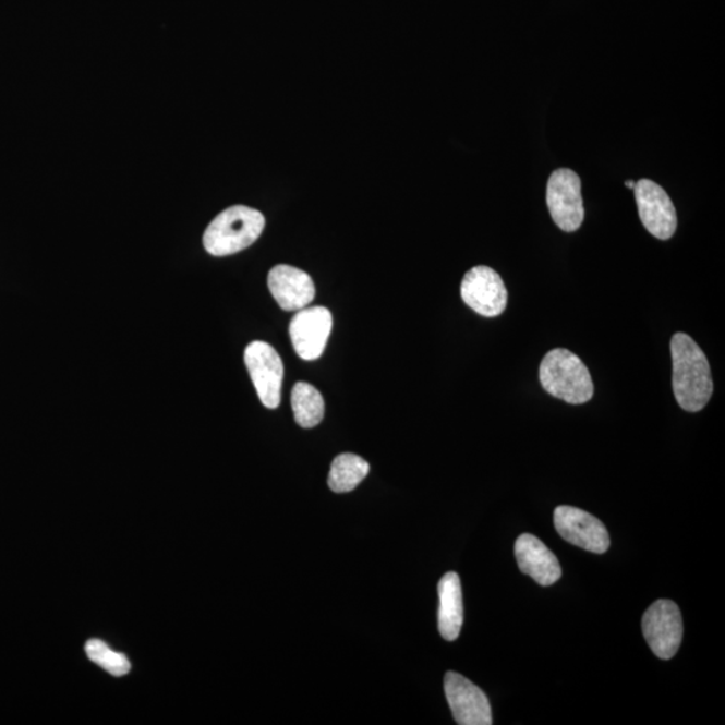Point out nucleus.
I'll return each instance as SVG.
<instances>
[{
  "label": "nucleus",
  "instance_id": "obj_6",
  "mask_svg": "<svg viewBox=\"0 0 725 725\" xmlns=\"http://www.w3.org/2000/svg\"><path fill=\"white\" fill-rule=\"evenodd\" d=\"M461 298L469 309L484 317L500 316L507 309L508 290L503 278L490 266H474L463 277Z\"/></svg>",
  "mask_w": 725,
  "mask_h": 725
},
{
  "label": "nucleus",
  "instance_id": "obj_14",
  "mask_svg": "<svg viewBox=\"0 0 725 725\" xmlns=\"http://www.w3.org/2000/svg\"><path fill=\"white\" fill-rule=\"evenodd\" d=\"M438 629L446 641H456L463 624L461 579L456 572L445 573L438 583Z\"/></svg>",
  "mask_w": 725,
  "mask_h": 725
},
{
  "label": "nucleus",
  "instance_id": "obj_16",
  "mask_svg": "<svg viewBox=\"0 0 725 725\" xmlns=\"http://www.w3.org/2000/svg\"><path fill=\"white\" fill-rule=\"evenodd\" d=\"M294 420L301 427L312 428L324 418V399L317 388L310 383H295L292 390Z\"/></svg>",
  "mask_w": 725,
  "mask_h": 725
},
{
  "label": "nucleus",
  "instance_id": "obj_10",
  "mask_svg": "<svg viewBox=\"0 0 725 725\" xmlns=\"http://www.w3.org/2000/svg\"><path fill=\"white\" fill-rule=\"evenodd\" d=\"M333 329V315L324 306H305L295 313L289 326L295 353L304 361H316L324 352Z\"/></svg>",
  "mask_w": 725,
  "mask_h": 725
},
{
  "label": "nucleus",
  "instance_id": "obj_1",
  "mask_svg": "<svg viewBox=\"0 0 725 725\" xmlns=\"http://www.w3.org/2000/svg\"><path fill=\"white\" fill-rule=\"evenodd\" d=\"M673 392L688 413H698L710 402L713 380L705 353L689 335L678 333L670 341Z\"/></svg>",
  "mask_w": 725,
  "mask_h": 725
},
{
  "label": "nucleus",
  "instance_id": "obj_7",
  "mask_svg": "<svg viewBox=\"0 0 725 725\" xmlns=\"http://www.w3.org/2000/svg\"><path fill=\"white\" fill-rule=\"evenodd\" d=\"M245 364L261 402L277 409L281 402L283 364L275 348L265 341H253L245 350Z\"/></svg>",
  "mask_w": 725,
  "mask_h": 725
},
{
  "label": "nucleus",
  "instance_id": "obj_3",
  "mask_svg": "<svg viewBox=\"0 0 725 725\" xmlns=\"http://www.w3.org/2000/svg\"><path fill=\"white\" fill-rule=\"evenodd\" d=\"M264 228L265 218L258 210L246 206L229 207L208 225L203 245L216 257L235 254L253 245Z\"/></svg>",
  "mask_w": 725,
  "mask_h": 725
},
{
  "label": "nucleus",
  "instance_id": "obj_8",
  "mask_svg": "<svg viewBox=\"0 0 725 725\" xmlns=\"http://www.w3.org/2000/svg\"><path fill=\"white\" fill-rule=\"evenodd\" d=\"M635 194L643 228L661 241L670 240L677 230V213L670 196L649 179L636 183Z\"/></svg>",
  "mask_w": 725,
  "mask_h": 725
},
{
  "label": "nucleus",
  "instance_id": "obj_11",
  "mask_svg": "<svg viewBox=\"0 0 725 725\" xmlns=\"http://www.w3.org/2000/svg\"><path fill=\"white\" fill-rule=\"evenodd\" d=\"M444 684L446 700H448L457 724L491 725L493 723L490 700L483 690L456 672L446 673Z\"/></svg>",
  "mask_w": 725,
  "mask_h": 725
},
{
  "label": "nucleus",
  "instance_id": "obj_2",
  "mask_svg": "<svg viewBox=\"0 0 725 725\" xmlns=\"http://www.w3.org/2000/svg\"><path fill=\"white\" fill-rule=\"evenodd\" d=\"M539 378L545 391L570 404H583L594 397V383L576 353L555 348L544 357Z\"/></svg>",
  "mask_w": 725,
  "mask_h": 725
},
{
  "label": "nucleus",
  "instance_id": "obj_13",
  "mask_svg": "<svg viewBox=\"0 0 725 725\" xmlns=\"http://www.w3.org/2000/svg\"><path fill=\"white\" fill-rule=\"evenodd\" d=\"M515 555L521 572L544 588L558 582L561 578L558 558L541 539L530 533H524L516 541Z\"/></svg>",
  "mask_w": 725,
  "mask_h": 725
},
{
  "label": "nucleus",
  "instance_id": "obj_9",
  "mask_svg": "<svg viewBox=\"0 0 725 725\" xmlns=\"http://www.w3.org/2000/svg\"><path fill=\"white\" fill-rule=\"evenodd\" d=\"M556 531L566 542L594 554H605L611 547L606 527L595 516L583 509L558 507L555 509Z\"/></svg>",
  "mask_w": 725,
  "mask_h": 725
},
{
  "label": "nucleus",
  "instance_id": "obj_5",
  "mask_svg": "<svg viewBox=\"0 0 725 725\" xmlns=\"http://www.w3.org/2000/svg\"><path fill=\"white\" fill-rule=\"evenodd\" d=\"M642 631L652 652L661 660H670L682 641V617L675 602L660 600L642 617Z\"/></svg>",
  "mask_w": 725,
  "mask_h": 725
},
{
  "label": "nucleus",
  "instance_id": "obj_12",
  "mask_svg": "<svg viewBox=\"0 0 725 725\" xmlns=\"http://www.w3.org/2000/svg\"><path fill=\"white\" fill-rule=\"evenodd\" d=\"M268 286L273 298L283 311H300L315 299V283L304 270L277 265L269 271Z\"/></svg>",
  "mask_w": 725,
  "mask_h": 725
},
{
  "label": "nucleus",
  "instance_id": "obj_4",
  "mask_svg": "<svg viewBox=\"0 0 725 725\" xmlns=\"http://www.w3.org/2000/svg\"><path fill=\"white\" fill-rule=\"evenodd\" d=\"M547 206L554 222L566 233H573L584 220L582 182L577 172L559 168L547 183Z\"/></svg>",
  "mask_w": 725,
  "mask_h": 725
},
{
  "label": "nucleus",
  "instance_id": "obj_18",
  "mask_svg": "<svg viewBox=\"0 0 725 725\" xmlns=\"http://www.w3.org/2000/svg\"><path fill=\"white\" fill-rule=\"evenodd\" d=\"M626 185H628L629 189L635 190L636 182L635 181H628V182H626Z\"/></svg>",
  "mask_w": 725,
  "mask_h": 725
},
{
  "label": "nucleus",
  "instance_id": "obj_15",
  "mask_svg": "<svg viewBox=\"0 0 725 725\" xmlns=\"http://www.w3.org/2000/svg\"><path fill=\"white\" fill-rule=\"evenodd\" d=\"M370 472L368 462L352 454L335 458L330 467L328 485L336 493H347L357 488Z\"/></svg>",
  "mask_w": 725,
  "mask_h": 725
},
{
  "label": "nucleus",
  "instance_id": "obj_17",
  "mask_svg": "<svg viewBox=\"0 0 725 725\" xmlns=\"http://www.w3.org/2000/svg\"><path fill=\"white\" fill-rule=\"evenodd\" d=\"M85 652L93 663L100 665L112 676H125L131 670V663L125 655L113 652L106 642L90 640L86 643Z\"/></svg>",
  "mask_w": 725,
  "mask_h": 725
}]
</instances>
